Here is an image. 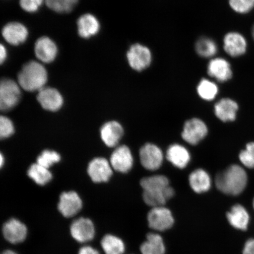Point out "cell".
<instances>
[{
  "instance_id": "1",
  "label": "cell",
  "mask_w": 254,
  "mask_h": 254,
  "mask_svg": "<svg viewBox=\"0 0 254 254\" xmlns=\"http://www.w3.org/2000/svg\"><path fill=\"white\" fill-rule=\"evenodd\" d=\"M249 177L244 167L232 164L217 174L215 184L217 189L225 195L238 196L246 190Z\"/></svg>"
},
{
  "instance_id": "2",
  "label": "cell",
  "mask_w": 254,
  "mask_h": 254,
  "mask_svg": "<svg viewBox=\"0 0 254 254\" xmlns=\"http://www.w3.org/2000/svg\"><path fill=\"white\" fill-rule=\"evenodd\" d=\"M48 72L42 64L30 61L25 64L17 76L21 88L28 92L39 91L46 87Z\"/></svg>"
},
{
  "instance_id": "3",
  "label": "cell",
  "mask_w": 254,
  "mask_h": 254,
  "mask_svg": "<svg viewBox=\"0 0 254 254\" xmlns=\"http://www.w3.org/2000/svg\"><path fill=\"white\" fill-rule=\"evenodd\" d=\"M21 98V87L17 82L9 78L0 79V111L13 109Z\"/></svg>"
},
{
  "instance_id": "4",
  "label": "cell",
  "mask_w": 254,
  "mask_h": 254,
  "mask_svg": "<svg viewBox=\"0 0 254 254\" xmlns=\"http://www.w3.org/2000/svg\"><path fill=\"white\" fill-rule=\"evenodd\" d=\"M127 59L132 69L136 71H144L150 66L152 63L151 51L143 44L135 43L127 51Z\"/></svg>"
},
{
  "instance_id": "5",
  "label": "cell",
  "mask_w": 254,
  "mask_h": 254,
  "mask_svg": "<svg viewBox=\"0 0 254 254\" xmlns=\"http://www.w3.org/2000/svg\"><path fill=\"white\" fill-rule=\"evenodd\" d=\"M149 227L158 231H164L173 226L174 219L172 212L164 206L152 208L147 215Z\"/></svg>"
},
{
  "instance_id": "6",
  "label": "cell",
  "mask_w": 254,
  "mask_h": 254,
  "mask_svg": "<svg viewBox=\"0 0 254 254\" xmlns=\"http://www.w3.org/2000/svg\"><path fill=\"white\" fill-rule=\"evenodd\" d=\"M208 132L206 124L201 119L193 118L186 122L182 136L184 141L190 145H195L206 137Z\"/></svg>"
},
{
  "instance_id": "7",
  "label": "cell",
  "mask_w": 254,
  "mask_h": 254,
  "mask_svg": "<svg viewBox=\"0 0 254 254\" xmlns=\"http://www.w3.org/2000/svg\"><path fill=\"white\" fill-rule=\"evenodd\" d=\"M139 160L145 169L155 171L163 164L164 154L157 145L147 143L143 145L139 152Z\"/></svg>"
},
{
  "instance_id": "8",
  "label": "cell",
  "mask_w": 254,
  "mask_h": 254,
  "mask_svg": "<svg viewBox=\"0 0 254 254\" xmlns=\"http://www.w3.org/2000/svg\"><path fill=\"white\" fill-rule=\"evenodd\" d=\"M228 223L234 230L246 232L251 224V215L247 209L240 204H234L227 212Z\"/></svg>"
},
{
  "instance_id": "9",
  "label": "cell",
  "mask_w": 254,
  "mask_h": 254,
  "mask_svg": "<svg viewBox=\"0 0 254 254\" xmlns=\"http://www.w3.org/2000/svg\"><path fill=\"white\" fill-rule=\"evenodd\" d=\"M110 163L113 169L121 173H127L131 170L134 164L132 152L128 146L117 147L111 155Z\"/></svg>"
},
{
  "instance_id": "10",
  "label": "cell",
  "mask_w": 254,
  "mask_h": 254,
  "mask_svg": "<svg viewBox=\"0 0 254 254\" xmlns=\"http://www.w3.org/2000/svg\"><path fill=\"white\" fill-rule=\"evenodd\" d=\"M113 168L110 161L103 157L93 159L88 166V174L93 182L96 183L109 182L113 176Z\"/></svg>"
},
{
  "instance_id": "11",
  "label": "cell",
  "mask_w": 254,
  "mask_h": 254,
  "mask_svg": "<svg viewBox=\"0 0 254 254\" xmlns=\"http://www.w3.org/2000/svg\"><path fill=\"white\" fill-rule=\"evenodd\" d=\"M71 236L79 243H88L93 239L95 234L93 221L87 218H79L72 222Z\"/></svg>"
},
{
  "instance_id": "12",
  "label": "cell",
  "mask_w": 254,
  "mask_h": 254,
  "mask_svg": "<svg viewBox=\"0 0 254 254\" xmlns=\"http://www.w3.org/2000/svg\"><path fill=\"white\" fill-rule=\"evenodd\" d=\"M3 236L9 243L17 244L24 242L28 235V229L23 222L16 218L9 219L3 225Z\"/></svg>"
},
{
  "instance_id": "13",
  "label": "cell",
  "mask_w": 254,
  "mask_h": 254,
  "mask_svg": "<svg viewBox=\"0 0 254 254\" xmlns=\"http://www.w3.org/2000/svg\"><path fill=\"white\" fill-rule=\"evenodd\" d=\"M1 34L6 42L14 46L24 43L29 35L27 28L23 24L17 21L5 24L2 27Z\"/></svg>"
},
{
  "instance_id": "14",
  "label": "cell",
  "mask_w": 254,
  "mask_h": 254,
  "mask_svg": "<svg viewBox=\"0 0 254 254\" xmlns=\"http://www.w3.org/2000/svg\"><path fill=\"white\" fill-rule=\"evenodd\" d=\"M82 207V201L77 192H65L60 195L59 210L64 217L71 218L77 215Z\"/></svg>"
},
{
  "instance_id": "15",
  "label": "cell",
  "mask_w": 254,
  "mask_h": 254,
  "mask_svg": "<svg viewBox=\"0 0 254 254\" xmlns=\"http://www.w3.org/2000/svg\"><path fill=\"white\" fill-rule=\"evenodd\" d=\"M34 53L41 62L49 64L55 61L59 50L55 41L49 37L43 36L35 43Z\"/></svg>"
},
{
  "instance_id": "16",
  "label": "cell",
  "mask_w": 254,
  "mask_h": 254,
  "mask_svg": "<svg viewBox=\"0 0 254 254\" xmlns=\"http://www.w3.org/2000/svg\"><path fill=\"white\" fill-rule=\"evenodd\" d=\"M37 101L44 110L56 112L62 109L64 99L56 88L45 87L39 91Z\"/></svg>"
},
{
  "instance_id": "17",
  "label": "cell",
  "mask_w": 254,
  "mask_h": 254,
  "mask_svg": "<svg viewBox=\"0 0 254 254\" xmlns=\"http://www.w3.org/2000/svg\"><path fill=\"white\" fill-rule=\"evenodd\" d=\"M207 72L209 77L220 82L229 81L233 75L230 63L220 57H216L209 61Z\"/></svg>"
},
{
  "instance_id": "18",
  "label": "cell",
  "mask_w": 254,
  "mask_h": 254,
  "mask_svg": "<svg viewBox=\"0 0 254 254\" xmlns=\"http://www.w3.org/2000/svg\"><path fill=\"white\" fill-rule=\"evenodd\" d=\"M223 43L225 52L232 57H240L247 52L246 37L238 32L232 31L225 34Z\"/></svg>"
},
{
  "instance_id": "19",
  "label": "cell",
  "mask_w": 254,
  "mask_h": 254,
  "mask_svg": "<svg viewBox=\"0 0 254 254\" xmlns=\"http://www.w3.org/2000/svg\"><path fill=\"white\" fill-rule=\"evenodd\" d=\"M123 127L116 121L107 122L101 127V138L104 144L110 148L116 147L124 135Z\"/></svg>"
},
{
  "instance_id": "20",
  "label": "cell",
  "mask_w": 254,
  "mask_h": 254,
  "mask_svg": "<svg viewBox=\"0 0 254 254\" xmlns=\"http://www.w3.org/2000/svg\"><path fill=\"white\" fill-rule=\"evenodd\" d=\"M238 109L239 106L236 101L231 98H224L215 104L214 113L222 122H233L237 119Z\"/></svg>"
},
{
  "instance_id": "21",
  "label": "cell",
  "mask_w": 254,
  "mask_h": 254,
  "mask_svg": "<svg viewBox=\"0 0 254 254\" xmlns=\"http://www.w3.org/2000/svg\"><path fill=\"white\" fill-rule=\"evenodd\" d=\"M77 30L79 37L84 39H90L99 33L101 25L98 19L93 14H84L77 20Z\"/></svg>"
},
{
  "instance_id": "22",
  "label": "cell",
  "mask_w": 254,
  "mask_h": 254,
  "mask_svg": "<svg viewBox=\"0 0 254 254\" xmlns=\"http://www.w3.org/2000/svg\"><path fill=\"white\" fill-rule=\"evenodd\" d=\"M166 157L174 166L180 169H183L188 166L190 160L189 150L184 146L178 144L171 145L168 147Z\"/></svg>"
},
{
  "instance_id": "23",
  "label": "cell",
  "mask_w": 254,
  "mask_h": 254,
  "mask_svg": "<svg viewBox=\"0 0 254 254\" xmlns=\"http://www.w3.org/2000/svg\"><path fill=\"white\" fill-rule=\"evenodd\" d=\"M189 184L193 191L202 193L210 190L212 180L210 176L205 170L199 168L190 174Z\"/></svg>"
},
{
  "instance_id": "24",
  "label": "cell",
  "mask_w": 254,
  "mask_h": 254,
  "mask_svg": "<svg viewBox=\"0 0 254 254\" xmlns=\"http://www.w3.org/2000/svg\"><path fill=\"white\" fill-rule=\"evenodd\" d=\"M174 193V189L170 186L163 191H143L142 198L146 204L154 208L164 206Z\"/></svg>"
},
{
  "instance_id": "25",
  "label": "cell",
  "mask_w": 254,
  "mask_h": 254,
  "mask_svg": "<svg viewBox=\"0 0 254 254\" xmlns=\"http://www.w3.org/2000/svg\"><path fill=\"white\" fill-rule=\"evenodd\" d=\"M140 251L142 254H165L166 247L163 238L157 234H148L147 240L141 246Z\"/></svg>"
},
{
  "instance_id": "26",
  "label": "cell",
  "mask_w": 254,
  "mask_h": 254,
  "mask_svg": "<svg viewBox=\"0 0 254 254\" xmlns=\"http://www.w3.org/2000/svg\"><path fill=\"white\" fill-rule=\"evenodd\" d=\"M140 185L144 191H163L170 186V181L163 175L143 178Z\"/></svg>"
},
{
  "instance_id": "27",
  "label": "cell",
  "mask_w": 254,
  "mask_h": 254,
  "mask_svg": "<svg viewBox=\"0 0 254 254\" xmlns=\"http://www.w3.org/2000/svg\"><path fill=\"white\" fill-rule=\"evenodd\" d=\"M195 52L202 58H213L218 52V46L215 41L210 38L202 37L196 41Z\"/></svg>"
},
{
  "instance_id": "28",
  "label": "cell",
  "mask_w": 254,
  "mask_h": 254,
  "mask_svg": "<svg viewBox=\"0 0 254 254\" xmlns=\"http://www.w3.org/2000/svg\"><path fill=\"white\" fill-rule=\"evenodd\" d=\"M28 176L38 185L44 186L52 180L53 175L48 168L39 164H32L28 168Z\"/></svg>"
},
{
  "instance_id": "29",
  "label": "cell",
  "mask_w": 254,
  "mask_h": 254,
  "mask_svg": "<svg viewBox=\"0 0 254 254\" xmlns=\"http://www.w3.org/2000/svg\"><path fill=\"white\" fill-rule=\"evenodd\" d=\"M101 246L106 254H123L125 252V243L113 235L105 236L101 240Z\"/></svg>"
},
{
  "instance_id": "30",
  "label": "cell",
  "mask_w": 254,
  "mask_h": 254,
  "mask_svg": "<svg viewBox=\"0 0 254 254\" xmlns=\"http://www.w3.org/2000/svg\"><path fill=\"white\" fill-rule=\"evenodd\" d=\"M196 91L202 100L211 101L217 96L219 88L214 81L207 78H202L197 85Z\"/></svg>"
},
{
  "instance_id": "31",
  "label": "cell",
  "mask_w": 254,
  "mask_h": 254,
  "mask_svg": "<svg viewBox=\"0 0 254 254\" xmlns=\"http://www.w3.org/2000/svg\"><path fill=\"white\" fill-rule=\"evenodd\" d=\"M47 7L57 13H69L77 4L78 0H44Z\"/></svg>"
},
{
  "instance_id": "32",
  "label": "cell",
  "mask_w": 254,
  "mask_h": 254,
  "mask_svg": "<svg viewBox=\"0 0 254 254\" xmlns=\"http://www.w3.org/2000/svg\"><path fill=\"white\" fill-rule=\"evenodd\" d=\"M61 160V156L55 151L44 150L37 158V163L49 169Z\"/></svg>"
},
{
  "instance_id": "33",
  "label": "cell",
  "mask_w": 254,
  "mask_h": 254,
  "mask_svg": "<svg viewBox=\"0 0 254 254\" xmlns=\"http://www.w3.org/2000/svg\"><path fill=\"white\" fill-rule=\"evenodd\" d=\"M238 158L244 167L249 169L254 168V142L248 143L246 148L240 152Z\"/></svg>"
},
{
  "instance_id": "34",
  "label": "cell",
  "mask_w": 254,
  "mask_h": 254,
  "mask_svg": "<svg viewBox=\"0 0 254 254\" xmlns=\"http://www.w3.org/2000/svg\"><path fill=\"white\" fill-rule=\"evenodd\" d=\"M230 7L239 14H247L254 8V0H229Z\"/></svg>"
},
{
  "instance_id": "35",
  "label": "cell",
  "mask_w": 254,
  "mask_h": 254,
  "mask_svg": "<svg viewBox=\"0 0 254 254\" xmlns=\"http://www.w3.org/2000/svg\"><path fill=\"white\" fill-rule=\"evenodd\" d=\"M14 131L12 121L7 117L0 116V140L10 137Z\"/></svg>"
},
{
  "instance_id": "36",
  "label": "cell",
  "mask_w": 254,
  "mask_h": 254,
  "mask_svg": "<svg viewBox=\"0 0 254 254\" xmlns=\"http://www.w3.org/2000/svg\"><path fill=\"white\" fill-rule=\"evenodd\" d=\"M44 0H20V5L24 11L34 13L42 6Z\"/></svg>"
},
{
  "instance_id": "37",
  "label": "cell",
  "mask_w": 254,
  "mask_h": 254,
  "mask_svg": "<svg viewBox=\"0 0 254 254\" xmlns=\"http://www.w3.org/2000/svg\"><path fill=\"white\" fill-rule=\"evenodd\" d=\"M241 254H254V237H250L244 242Z\"/></svg>"
},
{
  "instance_id": "38",
  "label": "cell",
  "mask_w": 254,
  "mask_h": 254,
  "mask_svg": "<svg viewBox=\"0 0 254 254\" xmlns=\"http://www.w3.org/2000/svg\"><path fill=\"white\" fill-rule=\"evenodd\" d=\"M78 254H100L97 249L91 246H84L79 250Z\"/></svg>"
},
{
  "instance_id": "39",
  "label": "cell",
  "mask_w": 254,
  "mask_h": 254,
  "mask_svg": "<svg viewBox=\"0 0 254 254\" xmlns=\"http://www.w3.org/2000/svg\"><path fill=\"white\" fill-rule=\"evenodd\" d=\"M8 57L7 50L2 44L0 43V65L3 64Z\"/></svg>"
},
{
  "instance_id": "40",
  "label": "cell",
  "mask_w": 254,
  "mask_h": 254,
  "mask_svg": "<svg viewBox=\"0 0 254 254\" xmlns=\"http://www.w3.org/2000/svg\"><path fill=\"white\" fill-rule=\"evenodd\" d=\"M5 162V159L1 152H0V169H1L2 167L4 166Z\"/></svg>"
},
{
  "instance_id": "41",
  "label": "cell",
  "mask_w": 254,
  "mask_h": 254,
  "mask_svg": "<svg viewBox=\"0 0 254 254\" xmlns=\"http://www.w3.org/2000/svg\"><path fill=\"white\" fill-rule=\"evenodd\" d=\"M1 254H18V253L14 252V251L11 250H8L5 251V252H3Z\"/></svg>"
},
{
  "instance_id": "42",
  "label": "cell",
  "mask_w": 254,
  "mask_h": 254,
  "mask_svg": "<svg viewBox=\"0 0 254 254\" xmlns=\"http://www.w3.org/2000/svg\"><path fill=\"white\" fill-rule=\"evenodd\" d=\"M252 36H253V39L254 40V26H253V29H252Z\"/></svg>"
},
{
  "instance_id": "43",
  "label": "cell",
  "mask_w": 254,
  "mask_h": 254,
  "mask_svg": "<svg viewBox=\"0 0 254 254\" xmlns=\"http://www.w3.org/2000/svg\"><path fill=\"white\" fill-rule=\"evenodd\" d=\"M252 205H253V208L254 211V198L253 199Z\"/></svg>"
}]
</instances>
